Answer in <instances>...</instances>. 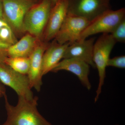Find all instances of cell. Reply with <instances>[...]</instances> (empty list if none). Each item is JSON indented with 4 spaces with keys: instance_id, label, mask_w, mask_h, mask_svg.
I'll list each match as a JSON object with an SVG mask.
<instances>
[{
    "instance_id": "16",
    "label": "cell",
    "mask_w": 125,
    "mask_h": 125,
    "mask_svg": "<svg viewBox=\"0 0 125 125\" xmlns=\"http://www.w3.org/2000/svg\"><path fill=\"white\" fill-rule=\"evenodd\" d=\"M0 41L10 46L15 44L18 40L11 27H7L0 29Z\"/></svg>"
},
{
    "instance_id": "19",
    "label": "cell",
    "mask_w": 125,
    "mask_h": 125,
    "mask_svg": "<svg viewBox=\"0 0 125 125\" xmlns=\"http://www.w3.org/2000/svg\"><path fill=\"white\" fill-rule=\"evenodd\" d=\"M9 46L0 41V63H4L5 60L8 57L7 49Z\"/></svg>"
},
{
    "instance_id": "9",
    "label": "cell",
    "mask_w": 125,
    "mask_h": 125,
    "mask_svg": "<svg viewBox=\"0 0 125 125\" xmlns=\"http://www.w3.org/2000/svg\"><path fill=\"white\" fill-rule=\"evenodd\" d=\"M68 12L67 0H59L52 8L43 34V42H48L55 39Z\"/></svg>"
},
{
    "instance_id": "15",
    "label": "cell",
    "mask_w": 125,
    "mask_h": 125,
    "mask_svg": "<svg viewBox=\"0 0 125 125\" xmlns=\"http://www.w3.org/2000/svg\"><path fill=\"white\" fill-rule=\"evenodd\" d=\"M4 63L16 72L27 75L29 70V57H7Z\"/></svg>"
},
{
    "instance_id": "22",
    "label": "cell",
    "mask_w": 125,
    "mask_h": 125,
    "mask_svg": "<svg viewBox=\"0 0 125 125\" xmlns=\"http://www.w3.org/2000/svg\"><path fill=\"white\" fill-rule=\"evenodd\" d=\"M0 17H3L2 0H0Z\"/></svg>"
},
{
    "instance_id": "4",
    "label": "cell",
    "mask_w": 125,
    "mask_h": 125,
    "mask_svg": "<svg viewBox=\"0 0 125 125\" xmlns=\"http://www.w3.org/2000/svg\"><path fill=\"white\" fill-rule=\"evenodd\" d=\"M38 2L36 0H2L3 17L15 33H23L25 16Z\"/></svg>"
},
{
    "instance_id": "20",
    "label": "cell",
    "mask_w": 125,
    "mask_h": 125,
    "mask_svg": "<svg viewBox=\"0 0 125 125\" xmlns=\"http://www.w3.org/2000/svg\"><path fill=\"white\" fill-rule=\"evenodd\" d=\"M7 27L10 26L3 17H0V29L3 27Z\"/></svg>"
},
{
    "instance_id": "18",
    "label": "cell",
    "mask_w": 125,
    "mask_h": 125,
    "mask_svg": "<svg viewBox=\"0 0 125 125\" xmlns=\"http://www.w3.org/2000/svg\"><path fill=\"white\" fill-rule=\"evenodd\" d=\"M107 66H112L119 69L125 68V56L122 55L109 58L107 62Z\"/></svg>"
},
{
    "instance_id": "2",
    "label": "cell",
    "mask_w": 125,
    "mask_h": 125,
    "mask_svg": "<svg viewBox=\"0 0 125 125\" xmlns=\"http://www.w3.org/2000/svg\"><path fill=\"white\" fill-rule=\"evenodd\" d=\"M111 34L103 33L94 45L93 59L98 71L99 83L96 91L94 102L96 103L102 93L106 76V68L112 50L116 43Z\"/></svg>"
},
{
    "instance_id": "12",
    "label": "cell",
    "mask_w": 125,
    "mask_h": 125,
    "mask_svg": "<svg viewBox=\"0 0 125 125\" xmlns=\"http://www.w3.org/2000/svg\"><path fill=\"white\" fill-rule=\"evenodd\" d=\"M94 41V38H92L89 39L79 40L70 44L66 50L63 59L77 58L96 69L93 59Z\"/></svg>"
},
{
    "instance_id": "21",
    "label": "cell",
    "mask_w": 125,
    "mask_h": 125,
    "mask_svg": "<svg viewBox=\"0 0 125 125\" xmlns=\"http://www.w3.org/2000/svg\"><path fill=\"white\" fill-rule=\"evenodd\" d=\"M0 92L2 94L3 96L6 94L5 88L4 86V84H2L0 81Z\"/></svg>"
},
{
    "instance_id": "11",
    "label": "cell",
    "mask_w": 125,
    "mask_h": 125,
    "mask_svg": "<svg viewBox=\"0 0 125 125\" xmlns=\"http://www.w3.org/2000/svg\"><path fill=\"white\" fill-rule=\"evenodd\" d=\"M90 67L89 65L79 59L65 58L61 61L51 72L55 73L61 70L70 72L77 76L83 86L90 90L92 87L89 79Z\"/></svg>"
},
{
    "instance_id": "7",
    "label": "cell",
    "mask_w": 125,
    "mask_h": 125,
    "mask_svg": "<svg viewBox=\"0 0 125 125\" xmlns=\"http://www.w3.org/2000/svg\"><path fill=\"white\" fill-rule=\"evenodd\" d=\"M67 14L92 21L111 9L110 0H67Z\"/></svg>"
},
{
    "instance_id": "14",
    "label": "cell",
    "mask_w": 125,
    "mask_h": 125,
    "mask_svg": "<svg viewBox=\"0 0 125 125\" xmlns=\"http://www.w3.org/2000/svg\"><path fill=\"white\" fill-rule=\"evenodd\" d=\"M40 40L27 33L15 44L9 47L7 49V56L29 57Z\"/></svg>"
},
{
    "instance_id": "3",
    "label": "cell",
    "mask_w": 125,
    "mask_h": 125,
    "mask_svg": "<svg viewBox=\"0 0 125 125\" xmlns=\"http://www.w3.org/2000/svg\"><path fill=\"white\" fill-rule=\"evenodd\" d=\"M52 8L49 0H40L31 7L24 18L23 30L41 40Z\"/></svg>"
},
{
    "instance_id": "17",
    "label": "cell",
    "mask_w": 125,
    "mask_h": 125,
    "mask_svg": "<svg viewBox=\"0 0 125 125\" xmlns=\"http://www.w3.org/2000/svg\"><path fill=\"white\" fill-rule=\"evenodd\" d=\"M111 34L116 42H125V18L118 24Z\"/></svg>"
},
{
    "instance_id": "26",
    "label": "cell",
    "mask_w": 125,
    "mask_h": 125,
    "mask_svg": "<svg viewBox=\"0 0 125 125\" xmlns=\"http://www.w3.org/2000/svg\"></svg>"
},
{
    "instance_id": "13",
    "label": "cell",
    "mask_w": 125,
    "mask_h": 125,
    "mask_svg": "<svg viewBox=\"0 0 125 125\" xmlns=\"http://www.w3.org/2000/svg\"><path fill=\"white\" fill-rule=\"evenodd\" d=\"M69 45V43L62 45L59 44L55 40L49 44L42 57V76L51 72L58 64L61 60L63 58L66 50Z\"/></svg>"
},
{
    "instance_id": "25",
    "label": "cell",
    "mask_w": 125,
    "mask_h": 125,
    "mask_svg": "<svg viewBox=\"0 0 125 125\" xmlns=\"http://www.w3.org/2000/svg\"><path fill=\"white\" fill-rule=\"evenodd\" d=\"M36 0L37 1H38V2H39V1H40V0Z\"/></svg>"
},
{
    "instance_id": "8",
    "label": "cell",
    "mask_w": 125,
    "mask_h": 125,
    "mask_svg": "<svg viewBox=\"0 0 125 125\" xmlns=\"http://www.w3.org/2000/svg\"><path fill=\"white\" fill-rule=\"evenodd\" d=\"M84 18L67 14L54 39L60 44H71L79 40L81 33L89 24Z\"/></svg>"
},
{
    "instance_id": "24",
    "label": "cell",
    "mask_w": 125,
    "mask_h": 125,
    "mask_svg": "<svg viewBox=\"0 0 125 125\" xmlns=\"http://www.w3.org/2000/svg\"><path fill=\"white\" fill-rule=\"evenodd\" d=\"M3 96V95H2V94L0 92V97H1V96Z\"/></svg>"
},
{
    "instance_id": "6",
    "label": "cell",
    "mask_w": 125,
    "mask_h": 125,
    "mask_svg": "<svg viewBox=\"0 0 125 125\" xmlns=\"http://www.w3.org/2000/svg\"><path fill=\"white\" fill-rule=\"evenodd\" d=\"M0 81L11 88L18 97L32 100L34 96L27 75L16 72L4 63H0Z\"/></svg>"
},
{
    "instance_id": "5",
    "label": "cell",
    "mask_w": 125,
    "mask_h": 125,
    "mask_svg": "<svg viewBox=\"0 0 125 125\" xmlns=\"http://www.w3.org/2000/svg\"><path fill=\"white\" fill-rule=\"evenodd\" d=\"M125 18V9L110 10L103 13L90 22L81 35L79 40L99 33H111Z\"/></svg>"
},
{
    "instance_id": "23",
    "label": "cell",
    "mask_w": 125,
    "mask_h": 125,
    "mask_svg": "<svg viewBox=\"0 0 125 125\" xmlns=\"http://www.w3.org/2000/svg\"><path fill=\"white\" fill-rule=\"evenodd\" d=\"M49 0L51 4L52 7V8L59 0Z\"/></svg>"
},
{
    "instance_id": "10",
    "label": "cell",
    "mask_w": 125,
    "mask_h": 125,
    "mask_svg": "<svg viewBox=\"0 0 125 125\" xmlns=\"http://www.w3.org/2000/svg\"><path fill=\"white\" fill-rule=\"evenodd\" d=\"M49 43L40 40L30 56L29 70L27 75L30 86L38 92L42 84V64L43 55Z\"/></svg>"
},
{
    "instance_id": "1",
    "label": "cell",
    "mask_w": 125,
    "mask_h": 125,
    "mask_svg": "<svg viewBox=\"0 0 125 125\" xmlns=\"http://www.w3.org/2000/svg\"><path fill=\"white\" fill-rule=\"evenodd\" d=\"M4 96L7 118L1 125H53L39 112L38 97L29 100L18 97V103L14 106L9 103L6 94Z\"/></svg>"
}]
</instances>
